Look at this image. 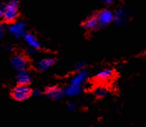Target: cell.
I'll return each mask as SVG.
<instances>
[{"mask_svg":"<svg viewBox=\"0 0 146 127\" xmlns=\"http://www.w3.org/2000/svg\"><path fill=\"white\" fill-rule=\"evenodd\" d=\"M12 97L18 101H23L33 96V90L27 85H18L12 91Z\"/></svg>","mask_w":146,"mask_h":127,"instance_id":"6da1fadb","label":"cell"},{"mask_svg":"<svg viewBox=\"0 0 146 127\" xmlns=\"http://www.w3.org/2000/svg\"><path fill=\"white\" fill-rule=\"evenodd\" d=\"M18 0H11L3 9L2 15L3 19L8 22L12 23L18 17Z\"/></svg>","mask_w":146,"mask_h":127,"instance_id":"7a4b0ae2","label":"cell"},{"mask_svg":"<svg viewBox=\"0 0 146 127\" xmlns=\"http://www.w3.org/2000/svg\"><path fill=\"white\" fill-rule=\"evenodd\" d=\"M99 26H106L114 20V13L109 9H103L96 17Z\"/></svg>","mask_w":146,"mask_h":127,"instance_id":"3957f363","label":"cell"},{"mask_svg":"<svg viewBox=\"0 0 146 127\" xmlns=\"http://www.w3.org/2000/svg\"><path fill=\"white\" fill-rule=\"evenodd\" d=\"M46 96L52 100H60L63 96V89L57 86H52L47 87L44 91Z\"/></svg>","mask_w":146,"mask_h":127,"instance_id":"277c9868","label":"cell"},{"mask_svg":"<svg viewBox=\"0 0 146 127\" xmlns=\"http://www.w3.org/2000/svg\"><path fill=\"white\" fill-rule=\"evenodd\" d=\"M88 76H89V74H88V72L86 70L83 69L82 71H79L73 76L72 78L71 79V81L69 82V84L82 86V84L87 80Z\"/></svg>","mask_w":146,"mask_h":127,"instance_id":"5b68a950","label":"cell"},{"mask_svg":"<svg viewBox=\"0 0 146 127\" xmlns=\"http://www.w3.org/2000/svg\"><path fill=\"white\" fill-rule=\"evenodd\" d=\"M9 32L14 37L20 38L25 36V23L23 22H17L13 23L9 27Z\"/></svg>","mask_w":146,"mask_h":127,"instance_id":"8992f818","label":"cell"},{"mask_svg":"<svg viewBox=\"0 0 146 127\" xmlns=\"http://www.w3.org/2000/svg\"><path fill=\"white\" fill-rule=\"evenodd\" d=\"M12 65L18 71L26 69L27 66V59L23 55H16L12 58Z\"/></svg>","mask_w":146,"mask_h":127,"instance_id":"52a82bcc","label":"cell"},{"mask_svg":"<svg viewBox=\"0 0 146 127\" xmlns=\"http://www.w3.org/2000/svg\"><path fill=\"white\" fill-rule=\"evenodd\" d=\"M129 15L127 10L125 9H119L114 14V20L117 25H124L127 23Z\"/></svg>","mask_w":146,"mask_h":127,"instance_id":"ba28073f","label":"cell"},{"mask_svg":"<svg viewBox=\"0 0 146 127\" xmlns=\"http://www.w3.org/2000/svg\"><path fill=\"white\" fill-rule=\"evenodd\" d=\"M114 76V71L111 68H106L96 74V79L100 82H106L112 79Z\"/></svg>","mask_w":146,"mask_h":127,"instance_id":"9c48e42d","label":"cell"},{"mask_svg":"<svg viewBox=\"0 0 146 127\" xmlns=\"http://www.w3.org/2000/svg\"><path fill=\"white\" fill-rule=\"evenodd\" d=\"M24 39H25V42L27 43V44L29 46V47L31 49L36 50V49H39L41 47L40 43L38 42V40L33 34L26 33L25 36H24Z\"/></svg>","mask_w":146,"mask_h":127,"instance_id":"30bf717a","label":"cell"},{"mask_svg":"<svg viewBox=\"0 0 146 127\" xmlns=\"http://www.w3.org/2000/svg\"><path fill=\"white\" fill-rule=\"evenodd\" d=\"M55 63V59L53 58H44L38 61L36 64V67L40 71H46Z\"/></svg>","mask_w":146,"mask_h":127,"instance_id":"8fae6325","label":"cell"},{"mask_svg":"<svg viewBox=\"0 0 146 127\" xmlns=\"http://www.w3.org/2000/svg\"><path fill=\"white\" fill-rule=\"evenodd\" d=\"M63 92L64 95H66L68 96H75L82 92V86L68 84L63 89Z\"/></svg>","mask_w":146,"mask_h":127,"instance_id":"7c38bea8","label":"cell"},{"mask_svg":"<svg viewBox=\"0 0 146 127\" xmlns=\"http://www.w3.org/2000/svg\"><path fill=\"white\" fill-rule=\"evenodd\" d=\"M18 85H27L31 82V76L29 73L27 72L26 69L18 71V76H17Z\"/></svg>","mask_w":146,"mask_h":127,"instance_id":"4fadbf2b","label":"cell"},{"mask_svg":"<svg viewBox=\"0 0 146 127\" xmlns=\"http://www.w3.org/2000/svg\"><path fill=\"white\" fill-rule=\"evenodd\" d=\"M92 93L97 98H102L108 93V88L104 85H97L92 89Z\"/></svg>","mask_w":146,"mask_h":127,"instance_id":"5bb4252c","label":"cell"},{"mask_svg":"<svg viewBox=\"0 0 146 127\" xmlns=\"http://www.w3.org/2000/svg\"><path fill=\"white\" fill-rule=\"evenodd\" d=\"M99 26L97 19L96 17H91V18H87L84 23H83V27L86 29L88 30H93L96 29V27Z\"/></svg>","mask_w":146,"mask_h":127,"instance_id":"9a60e30c","label":"cell"},{"mask_svg":"<svg viewBox=\"0 0 146 127\" xmlns=\"http://www.w3.org/2000/svg\"><path fill=\"white\" fill-rule=\"evenodd\" d=\"M84 67H85V63H77L75 65L74 70H75V71L79 72V71H82V70H83V69H84Z\"/></svg>","mask_w":146,"mask_h":127,"instance_id":"2e32d148","label":"cell"},{"mask_svg":"<svg viewBox=\"0 0 146 127\" xmlns=\"http://www.w3.org/2000/svg\"><path fill=\"white\" fill-rule=\"evenodd\" d=\"M67 109H68V110H71V111L74 110L76 109V104L73 103V102H69L67 104Z\"/></svg>","mask_w":146,"mask_h":127,"instance_id":"e0dca14e","label":"cell"},{"mask_svg":"<svg viewBox=\"0 0 146 127\" xmlns=\"http://www.w3.org/2000/svg\"><path fill=\"white\" fill-rule=\"evenodd\" d=\"M103 1H104V3H105L106 4H110V3H113L114 0H103Z\"/></svg>","mask_w":146,"mask_h":127,"instance_id":"ac0fdd59","label":"cell"},{"mask_svg":"<svg viewBox=\"0 0 146 127\" xmlns=\"http://www.w3.org/2000/svg\"><path fill=\"white\" fill-rule=\"evenodd\" d=\"M2 34H3V27L0 26V37H2Z\"/></svg>","mask_w":146,"mask_h":127,"instance_id":"d6986e66","label":"cell"},{"mask_svg":"<svg viewBox=\"0 0 146 127\" xmlns=\"http://www.w3.org/2000/svg\"><path fill=\"white\" fill-rule=\"evenodd\" d=\"M2 13H3V11H2V10H0V14H2Z\"/></svg>","mask_w":146,"mask_h":127,"instance_id":"ffe728a7","label":"cell"}]
</instances>
